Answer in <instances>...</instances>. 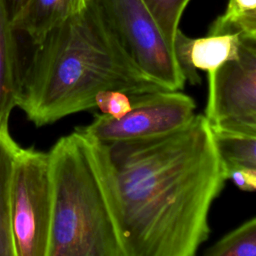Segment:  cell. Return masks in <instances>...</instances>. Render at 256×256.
<instances>
[{
  "label": "cell",
  "mask_w": 256,
  "mask_h": 256,
  "mask_svg": "<svg viewBox=\"0 0 256 256\" xmlns=\"http://www.w3.org/2000/svg\"><path fill=\"white\" fill-rule=\"evenodd\" d=\"M226 178L232 180L240 190L246 192L256 190V170L254 169H234L226 173Z\"/></svg>",
  "instance_id": "17"
},
{
  "label": "cell",
  "mask_w": 256,
  "mask_h": 256,
  "mask_svg": "<svg viewBox=\"0 0 256 256\" xmlns=\"http://www.w3.org/2000/svg\"><path fill=\"white\" fill-rule=\"evenodd\" d=\"M26 1L27 0H3L5 7H6V11L8 13V16L11 20V23L16 18V16L19 14V12L23 8Z\"/></svg>",
  "instance_id": "18"
},
{
  "label": "cell",
  "mask_w": 256,
  "mask_h": 256,
  "mask_svg": "<svg viewBox=\"0 0 256 256\" xmlns=\"http://www.w3.org/2000/svg\"><path fill=\"white\" fill-rule=\"evenodd\" d=\"M9 210L15 256H47L53 218L48 152L19 148L11 174Z\"/></svg>",
  "instance_id": "5"
},
{
  "label": "cell",
  "mask_w": 256,
  "mask_h": 256,
  "mask_svg": "<svg viewBox=\"0 0 256 256\" xmlns=\"http://www.w3.org/2000/svg\"><path fill=\"white\" fill-rule=\"evenodd\" d=\"M132 108L119 118L97 114L86 126L75 130L97 143H112L171 133L196 115L195 101L179 91H157L129 95Z\"/></svg>",
  "instance_id": "7"
},
{
  "label": "cell",
  "mask_w": 256,
  "mask_h": 256,
  "mask_svg": "<svg viewBox=\"0 0 256 256\" xmlns=\"http://www.w3.org/2000/svg\"><path fill=\"white\" fill-rule=\"evenodd\" d=\"M223 34L256 38V0H229L224 14L209 29V35Z\"/></svg>",
  "instance_id": "13"
},
{
  "label": "cell",
  "mask_w": 256,
  "mask_h": 256,
  "mask_svg": "<svg viewBox=\"0 0 256 256\" xmlns=\"http://www.w3.org/2000/svg\"><path fill=\"white\" fill-rule=\"evenodd\" d=\"M48 153L53 218L47 256H123L89 140L75 130Z\"/></svg>",
  "instance_id": "3"
},
{
  "label": "cell",
  "mask_w": 256,
  "mask_h": 256,
  "mask_svg": "<svg viewBox=\"0 0 256 256\" xmlns=\"http://www.w3.org/2000/svg\"><path fill=\"white\" fill-rule=\"evenodd\" d=\"M89 142L123 256H196L227 181L204 115L160 136Z\"/></svg>",
  "instance_id": "1"
},
{
  "label": "cell",
  "mask_w": 256,
  "mask_h": 256,
  "mask_svg": "<svg viewBox=\"0 0 256 256\" xmlns=\"http://www.w3.org/2000/svg\"><path fill=\"white\" fill-rule=\"evenodd\" d=\"M225 174L234 169L256 170V136L212 131Z\"/></svg>",
  "instance_id": "12"
},
{
  "label": "cell",
  "mask_w": 256,
  "mask_h": 256,
  "mask_svg": "<svg viewBox=\"0 0 256 256\" xmlns=\"http://www.w3.org/2000/svg\"><path fill=\"white\" fill-rule=\"evenodd\" d=\"M103 91L138 95L168 90L129 60L85 3L34 44L21 67L17 107L41 127L95 108V98Z\"/></svg>",
  "instance_id": "2"
},
{
  "label": "cell",
  "mask_w": 256,
  "mask_h": 256,
  "mask_svg": "<svg viewBox=\"0 0 256 256\" xmlns=\"http://www.w3.org/2000/svg\"><path fill=\"white\" fill-rule=\"evenodd\" d=\"M173 51L181 17L190 0H142Z\"/></svg>",
  "instance_id": "15"
},
{
  "label": "cell",
  "mask_w": 256,
  "mask_h": 256,
  "mask_svg": "<svg viewBox=\"0 0 256 256\" xmlns=\"http://www.w3.org/2000/svg\"><path fill=\"white\" fill-rule=\"evenodd\" d=\"M19 146L10 134L0 133V256H15L10 225V182Z\"/></svg>",
  "instance_id": "11"
},
{
  "label": "cell",
  "mask_w": 256,
  "mask_h": 256,
  "mask_svg": "<svg viewBox=\"0 0 256 256\" xmlns=\"http://www.w3.org/2000/svg\"><path fill=\"white\" fill-rule=\"evenodd\" d=\"M240 49L239 34L208 35L190 38L179 29L173 44V53L185 78L192 85L199 84L197 69L213 72L225 62L237 59Z\"/></svg>",
  "instance_id": "8"
},
{
  "label": "cell",
  "mask_w": 256,
  "mask_h": 256,
  "mask_svg": "<svg viewBox=\"0 0 256 256\" xmlns=\"http://www.w3.org/2000/svg\"><path fill=\"white\" fill-rule=\"evenodd\" d=\"M129 60L168 91H179L185 78L174 53L142 0H85Z\"/></svg>",
  "instance_id": "4"
},
{
  "label": "cell",
  "mask_w": 256,
  "mask_h": 256,
  "mask_svg": "<svg viewBox=\"0 0 256 256\" xmlns=\"http://www.w3.org/2000/svg\"><path fill=\"white\" fill-rule=\"evenodd\" d=\"M84 4V0H27L12 21V27L16 33L28 36L34 45Z\"/></svg>",
  "instance_id": "10"
},
{
  "label": "cell",
  "mask_w": 256,
  "mask_h": 256,
  "mask_svg": "<svg viewBox=\"0 0 256 256\" xmlns=\"http://www.w3.org/2000/svg\"><path fill=\"white\" fill-rule=\"evenodd\" d=\"M21 67L16 32L0 0V133L9 134V119L15 107Z\"/></svg>",
  "instance_id": "9"
},
{
  "label": "cell",
  "mask_w": 256,
  "mask_h": 256,
  "mask_svg": "<svg viewBox=\"0 0 256 256\" xmlns=\"http://www.w3.org/2000/svg\"><path fill=\"white\" fill-rule=\"evenodd\" d=\"M99 108L102 114L119 118L132 108L130 96L119 91H103L95 98V108Z\"/></svg>",
  "instance_id": "16"
},
{
  "label": "cell",
  "mask_w": 256,
  "mask_h": 256,
  "mask_svg": "<svg viewBox=\"0 0 256 256\" xmlns=\"http://www.w3.org/2000/svg\"><path fill=\"white\" fill-rule=\"evenodd\" d=\"M203 256H256V218L226 234Z\"/></svg>",
  "instance_id": "14"
},
{
  "label": "cell",
  "mask_w": 256,
  "mask_h": 256,
  "mask_svg": "<svg viewBox=\"0 0 256 256\" xmlns=\"http://www.w3.org/2000/svg\"><path fill=\"white\" fill-rule=\"evenodd\" d=\"M204 117L212 131L256 136V38L240 35L238 58L208 73Z\"/></svg>",
  "instance_id": "6"
}]
</instances>
